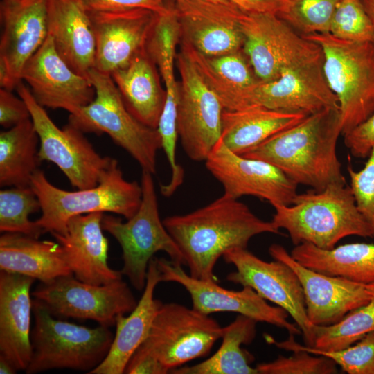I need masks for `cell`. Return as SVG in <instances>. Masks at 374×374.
<instances>
[{
    "mask_svg": "<svg viewBox=\"0 0 374 374\" xmlns=\"http://www.w3.org/2000/svg\"><path fill=\"white\" fill-rule=\"evenodd\" d=\"M163 222L181 251L189 274L216 282L215 266L226 251L247 248L259 234H280L271 221L259 218L245 204L224 194L190 213L168 216Z\"/></svg>",
    "mask_w": 374,
    "mask_h": 374,
    "instance_id": "1",
    "label": "cell"
},
{
    "mask_svg": "<svg viewBox=\"0 0 374 374\" xmlns=\"http://www.w3.org/2000/svg\"><path fill=\"white\" fill-rule=\"evenodd\" d=\"M340 134L339 111L323 109L242 155L274 166L296 184L322 190L335 183H346L337 154Z\"/></svg>",
    "mask_w": 374,
    "mask_h": 374,
    "instance_id": "2",
    "label": "cell"
},
{
    "mask_svg": "<svg viewBox=\"0 0 374 374\" xmlns=\"http://www.w3.org/2000/svg\"><path fill=\"white\" fill-rule=\"evenodd\" d=\"M274 208L271 222L279 230L288 233L295 246L309 243L331 249L348 236L371 238L370 228L346 183L297 194L292 204Z\"/></svg>",
    "mask_w": 374,
    "mask_h": 374,
    "instance_id": "3",
    "label": "cell"
},
{
    "mask_svg": "<svg viewBox=\"0 0 374 374\" xmlns=\"http://www.w3.org/2000/svg\"><path fill=\"white\" fill-rule=\"evenodd\" d=\"M37 196L42 215L36 221L44 233L65 234L72 217L97 212L112 213L126 219L139 209L142 197L141 184L126 180L116 159L95 187L68 191L53 185L38 169L30 179Z\"/></svg>",
    "mask_w": 374,
    "mask_h": 374,
    "instance_id": "4",
    "label": "cell"
},
{
    "mask_svg": "<svg viewBox=\"0 0 374 374\" xmlns=\"http://www.w3.org/2000/svg\"><path fill=\"white\" fill-rule=\"evenodd\" d=\"M303 36L321 48L324 75L338 100L344 135L374 112V42L344 40L330 33Z\"/></svg>",
    "mask_w": 374,
    "mask_h": 374,
    "instance_id": "5",
    "label": "cell"
},
{
    "mask_svg": "<svg viewBox=\"0 0 374 374\" xmlns=\"http://www.w3.org/2000/svg\"><path fill=\"white\" fill-rule=\"evenodd\" d=\"M87 77L94 87L95 97L70 114L69 123L84 133L107 134L143 170L155 174L157 154L161 148L157 130L145 125L132 114L109 74L93 68Z\"/></svg>",
    "mask_w": 374,
    "mask_h": 374,
    "instance_id": "6",
    "label": "cell"
},
{
    "mask_svg": "<svg viewBox=\"0 0 374 374\" xmlns=\"http://www.w3.org/2000/svg\"><path fill=\"white\" fill-rule=\"evenodd\" d=\"M32 356L25 371L33 374L53 368L89 372L106 357L114 335L109 327L94 328L55 319L38 301H33Z\"/></svg>",
    "mask_w": 374,
    "mask_h": 374,
    "instance_id": "7",
    "label": "cell"
},
{
    "mask_svg": "<svg viewBox=\"0 0 374 374\" xmlns=\"http://www.w3.org/2000/svg\"><path fill=\"white\" fill-rule=\"evenodd\" d=\"M142 197L136 213L125 222L119 217L103 215L102 227L119 243L123 251L121 272L139 291L143 290L149 262L157 251L184 265V256L165 227L159 206L152 174L143 170L141 178Z\"/></svg>",
    "mask_w": 374,
    "mask_h": 374,
    "instance_id": "8",
    "label": "cell"
},
{
    "mask_svg": "<svg viewBox=\"0 0 374 374\" xmlns=\"http://www.w3.org/2000/svg\"><path fill=\"white\" fill-rule=\"evenodd\" d=\"M243 52L260 81L278 78L285 70L323 61L321 48L276 14L246 12L239 17Z\"/></svg>",
    "mask_w": 374,
    "mask_h": 374,
    "instance_id": "9",
    "label": "cell"
},
{
    "mask_svg": "<svg viewBox=\"0 0 374 374\" xmlns=\"http://www.w3.org/2000/svg\"><path fill=\"white\" fill-rule=\"evenodd\" d=\"M16 89L28 107L38 134L39 159L56 165L77 189L97 186L113 158L100 156L84 132L69 123L59 128L22 81Z\"/></svg>",
    "mask_w": 374,
    "mask_h": 374,
    "instance_id": "10",
    "label": "cell"
},
{
    "mask_svg": "<svg viewBox=\"0 0 374 374\" xmlns=\"http://www.w3.org/2000/svg\"><path fill=\"white\" fill-rule=\"evenodd\" d=\"M179 83L177 130L186 154L205 161L221 139L224 108L181 48L177 54Z\"/></svg>",
    "mask_w": 374,
    "mask_h": 374,
    "instance_id": "11",
    "label": "cell"
},
{
    "mask_svg": "<svg viewBox=\"0 0 374 374\" xmlns=\"http://www.w3.org/2000/svg\"><path fill=\"white\" fill-rule=\"evenodd\" d=\"M222 332L223 327L209 315L177 303H162L141 346L156 356L170 373L207 355Z\"/></svg>",
    "mask_w": 374,
    "mask_h": 374,
    "instance_id": "12",
    "label": "cell"
},
{
    "mask_svg": "<svg viewBox=\"0 0 374 374\" xmlns=\"http://www.w3.org/2000/svg\"><path fill=\"white\" fill-rule=\"evenodd\" d=\"M53 316L91 319L109 327L120 314L131 312L137 302L121 279L103 285L79 280L73 275L41 283L32 292Z\"/></svg>",
    "mask_w": 374,
    "mask_h": 374,
    "instance_id": "13",
    "label": "cell"
},
{
    "mask_svg": "<svg viewBox=\"0 0 374 374\" xmlns=\"http://www.w3.org/2000/svg\"><path fill=\"white\" fill-rule=\"evenodd\" d=\"M222 258L235 267L226 276L227 280L252 288L264 299L285 310L301 330L305 345L314 346L315 325L308 317L301 281L289 265L277 260L265 261L247 248L229 250Z\"/></svg>",
    "mask_w": 374,
    "mask_h": 374,
    "instance_id": "14",
    "label": "cell"
},
{
    "mask_svg": "<svg viewBox=\"0 0 374 374\" xmlns=\"http://www.w3.org/2000/svg\"><path fill=\"white\" fill-rule=\"evenodd\" d=\"M156 258L161 282H174L188 292L192 308L209 315L215 312H235L257 322L267 323L286 330L289 335H301L296 323L288 321V313L278 306L269 305L255 290L243 287L239 291L222 287L216 281L195 278L187 274L182 265L165 258Z\"/></svg>",
    "mask_w": 374,
    "mask_h": 374,
    "instance_id": "15",
    "label": "cell"
},
{
    "mask_svg": "<svg viewBox=\"0 0 374 374\" xmlns=\"http://www.w3.org/2000/svg\"><path fill=\"white\" fill-rule=\"evenodd\" d=\"M205 165L223 186V194L234 199L254 196L275 207L292 204L298 194V184L278 168L233 152L221 139L208 156Z\"/></svg>",
    "mask_w": 374,
    "mask_h": 374,
    "instance_id": "16",
    "label": "cell"
},
{
    "mask_svg": "<svg viewBox=\"0 0 374 374\" xmlns=\"http://www.w3.org/2000/svg\"><path fill=\"white\" fill-rule=\"evenodd\" d=\"M323 64V61L290 68L271 81L257 80L242 93L238 109L260 106L308 115L327 109L339 111L337 98L325 78Z\"/></svg>",
    "mask_w": 374,
    "mask_h": 374,
    "instance_id": "17",
    "label": "cell"
},
{
    "mask_svg": "<svg viewBox=\"0 0 374 374\" xmlns=\"http://www.w3.org/2000/svg\"><path fill=\"white\" fill-rule=\"evenodd\" d=\"M48 0H2L0 85L12 91L23 69L48 36Z\"/></svg>",
    "mask_w": 374,
    "mask_h": 374,
    "instance_id": "18",
    "label": "cell"
},
{
    "mask_svg": "<svg viewBox=\"0 0 374 374\" xmlns=\"http://www.w3.org/2000/svg\"><path fill=\"white\" fill-rule=\"evenodd\" d=\"M269 253L296 274L303 289L308 317L315 326L338 322L374 297V284L361 283L309 269L294 259L282 245L271 244Z\"/></svg>",
    "mask_w": 374,
    "mask_h": 374,
    "instance_id": "19",
    "label": "cell"
},
{
    "mask_svg": "<svg viewBox=\"0 0 374 374\" xmlns=\"http://www.w3.org/2000/svg\"><path fill=\"white\" fill-rule=\"evenodd\" d=\"M21 80L44 107L63 109L69 114L89 104L95 97L88 77L75 73L61 57L51 35L25 64Z\"/></svg>",
    "mask_w": 374,
    "mask_h": 374,
    "instance_id": "20",
    "label": "cell"
},
{
    "mask_svg": "<svg viewBox=\"0 0 374 374\" xmlns=\"http://www.w3.org/2000/svg\"><path fill=\"white\" fill-rule=\"evenodd\" d=\"M174 8L181 40L200 53L217 56L242 50L244 37L239 24L242 10L233 4L175 0Z\"/></svg>",
    "mask_w": 374,
    "mask_h": 374,
    "instance_id": "21",
    "label": "cell"
},
{
    "mask_svg": "<svg viewBox=\"0 0 374 374\" xmlns=\"http://www.w3.org/2000/svg\"><path fill=\"white\" fill-rule=\"evenodd\" d=\"M89 14L96 39L94 68L109 75L146 46L158 16L143 8Z\"/></svg>",
    "mask_w": 374,
    "mask_h": 374,
    "instance_id": "22",
    "label": "cell"
},
{
    "mask_svg": "<svg viewBox=\"0 0 374 374\" xmlns=\"http://www.w3.org/2000/svg\"><path fill=\"white\" fill-rule=\"evenodd\" d=\"M103 215L97 212L73 216L65 234H51L62 246L74 276L93 285L109 283L123 275L107 263L109 242L103 232Z\"/></svg>",
    "mask_w": 374,
    "mask_h": 374,
    "instance_id": "23",
    "label": "cell"
},
{
    "mask_svg": "<svg viewBox=\"0 0 374 374\" xmlns=\"http://www.w3.org/2000/svg\"><path fill=\"white\" fill-rule=\"evenodd\" d=\"M34 278L0 272V352L17 371H26L32 356L30 287Z\"/></svg>",
    "mask_w": 374,
    "mask_h": 374,
    "instance_id": "24",
    "label": "cell"
},
{
    "mask_svg": "<svg viewBox=\"0 0 374 374\" xmlns=\"http://www.w3.org/2000/svg\"><path fill=\"white\" fill-rule=\"evenodd\" d=\"M48 34L61 57L87 77L95 66L96 39L89 12L80 0H48Z\"/></svg>",
    "mask_w": 374,
    "mask_h": 374,
    "instance_id": "25",
    "label": "cell"
},
{
    "mask_svg": "<svg viewBox=\"0 0 374 374\" xmlns=\"http://www.w3.org/2000/svg\"><path fill=\"white\" fill-rule=\"evenodd\" d=\"M161 282L156 258L148 265L142 296L127 317L120 314L116 319V333L104 360L89 374L124 373L129 359L147 338L162 303L154 297L156 286Z\"/></svg>",
    "mask_w": 374,
    "mask_h": 374,
    "instance_id": "26",
    "label": "cell"
},
{
    "mask_svg": "<svg viewBox=\"0 0 374 374\" xmlns=\"http://www.w3.org/2000/svg\"><path fill=\"white\" fill-rule=\"evenodd\" d=\"M0 269L44 283L73 274L59 242L39 240L18 233H3L1 235Z\"/></svg>",
    "mask_w": 374,
    "mask_h": 374,
    "instance_id": "27",
    "label": "cell"
},
{
    "mask_svg": "<svg viewBox=\"0 0 374 374\" xmlns=\"http://www.w3.org/2000/svg\"><path fill=\"white\" fill-rule=\"evenodd\" d=\"M154 64L145 46L110 75L132 114L145 125L157 129L166 94Z\"/></svg>",
    "mask_w": 374,
    "mask_h": 374,
    "instance_id": "28",
    "label": "cell"
},
{
    "mask_svg": "<svg viewBox=\"0 0 374 374\" xmlns=\"http://www.w3.org/2000/svg\"><path fill=\"white\" fill-rule=\"evenodd\" d=\"M308 115L250 106L238 110H224L221 139L238 154L260 145L273 135L290 128Z\"/></svg>",
    "mask_w": 374,
    "mask_h": 374,
    "instance_id": "29",
    "label": "cell"
},
{
    "mask_svg": "<svg viewBox=\"0 0 374 374\" xmlns=\"http://www.w3.org/2000/svg\"><path fill=\"white\" fill-rule=\"evenodd\" d=\"M292 257L302 265L331 276L374 284V244L347 243L322 249L309 243L296 245Z\"/></svg>",
    "mask_w": 374,
    "mask_h": 374,
    "instance_id": "30",
    "label": "cell"
},
{
    "mask_svg": "<svg viewBox=\"0 0 374 374\" xmlns=\"http://www.w3.org/2000/svg\"><path fill=\"white\" fill-rule=\"evenodd\" d=\"M188 55L225 110H237L242 93L258 80L243 55V50L217 56H206L181 40Z\"/></svg>",
    "mask_w": 374,
    "mask_h": 374,
    "instance_id": "31",
    "label": "cell"
},
{
    "mask_svg": "<svg viewBox=\"0 0 374 374\" xmlns=\"http://www.w3.org/2000/svg\"><path fill=\"white\" fill-rule=\"evenodd\" d=\"M258 322L238 314L229 325L223 327L222 344L207 359L193 366L172 369L174 374H258L251 364L253 356L242 347L250 344L256 335Z\"/></svg>",
    "mask_w": 374,
    "mask_h": 374,
    "instance_id": "32",
    "label": "cell"
},
{
    "mask_svg": "<svg viewBox=\"0 0 374 374\" xmlns=\"http://www.w3.org/2000/svg\"><path fill=\"white\" fill-rule=\"evenodd\" d=\"M39 139L31 118L0 133L1 187L29 186L41 162Z\"/></svg>",
    "mask_w": 374,
    "mask_h": 374,
    "instance_id": "33",
    "label": "cell"
},
{
    "mask_svg": "<svg viewBox=\"0 0 374 374\" xmlns=\"http://www.w3.org/2000/svg\"><path fill=\"white\" fill-rule=\"evenodd\" d=\"M314 348L323 350L346 348L374 331V297L349 312L340 321L327 326H315ZM311 347V346H310Z\"/></svg>",
    "mask_w": 374,
    "mask_h": 374,
    "instance_id": "34",
    "label": "cell"
},
{
    "mask_svg": "<svg viewBox=\"0 0 374 374\" xmlns=\"http://www.w3.org/2000/svg\"><path fill=\"white\" fill-rule=\"evenodd\" d=\"M41 210L39 200L29 186H13L0 191V231L39 238L44 230L30 214Z\"/></svg>",
    "mask_w": 374,
    "mask_h": 374,
    "instance_id": "35",
    "label": "cell"
},
{
    "mask_svg": "<svg viewBox=\"0 0 374 374\" xmlns=\"http://www.w3.org/2000/svg\"><path fill=\"white\" fill-rule=\"evenodd\" d=\"M267 338L269 343L285 350H305L327 357L348 374H374V331L353 345L337 350H323L301 345L294 339V335H289L288 339L282 341H276L269 336Z\"/></svg>",
    "mask_w": 374,
    "mask_h": 374,
    "instance_id": "36",
    "label": "cell"
},
{
    "mask_svg": "<svg viewBox=\"0 0 374 374\" xmlns=\"http://www.w3.org/2000/svg\"><path fill=\"white\" fill-rule=\"evenodd\" d=\"M340 0H287L277 15L301 35L330 33Z\"/></svg>",
    "mask_w": 374,
    "mask_h": 374,
    "instance_id": "37",
    "label": "cell"
},
{
    "mask_svg": "<svg viewBox=\"0 0 374 374\" xmlns=\"http://www.w3.org/2000/svg\"><path fill=\"white\" fill-rule=\"evenodd\" d=\"M330 33L348 41L374 42V27L361 0H340Z\"/></svg>",
    "mask_w": 374,
    "mask_h": 374,
    "instance_id": "38",
    "label": "cell"
},
{
    "mask_svg": "<svg viewBox=\"0 0 374 374\" xmlns=\"http://www.w3.org/2000/svg\"><path fill=\"white\" fill-rule=\"evenodd\" d=\"M289 357L278 356L269 362L257 364L258 374H335L336 363L331 359L305 350L293 351Z\"/></svg>",
    "mask_w": 374,
    "mask_h": 374,
    "instance_id": "39",
    "label": "cell"
},
{
    "mask_svg": "<svg viewBox=\"0 0 374 374\" xmlns=\"http://www.w3.org/2000/svg\"><path fill=\"white\" fill-rule=\"evenodd\" d=\"M347 169L357 208L370 228L371 238L374 239V147L363 168L355 171L348 166Z\"/></svg>",
    "mask_w": 374,
    "mask_h": 374,
    "instance_id": "40",
    "label": "cell"
},
{
    "mask_svg": "<svg viewBox=\"0 0 374 374\" xmlns=\"http://www.w3.org/2000/svg\"><path fill=\"white\" fill-rule=\"evenodd\" d=\"M89 12L121 11L136 8L151 10L158 15L170 8L164 0H80Z\"/></svg>",
    "mask_w": 374,
    "mask_h": 374,
    "instance_id": "41",
    "label": "cell"
},
{
    "mask_svg": "<svg viewBox=\"0 0 374 374\" xmlns=\"http://www.w3.org/2000/svg\"><path fill=\"white\" fill-rule=\"evenodd\" d=\"M344 143L353 156L368 157L374 147V112L364 122L344 134Z\"/></svg>",
    "mask_w": 374,
    "mask_h": 374,
    "instance_id": "42",
    "label": "cell"
},
{
    "mask_svg": "<svg viewBox=\"0 0 374 374\" xmlns=\"http://www.w3.org/2000/svg\"><path fill=\"white\" fill-rule=\"evenodd\" d=\"M30 118L26 103L11 91L1 88L0 90V124L5 128H10L18 123Z\"/></svg>",
    "mask_w": 374,
    "mask_h": 374,
    "instance_id": "43",
    "label": "cell"
},
{
    "mask_svg": "<svg viewBox=\"0 0 374 374\" xmlns=\"http://www.w3.org/2000/svg\"><path fill=\"white\" fill-rule=\"evenodd\" d=\"M170 370L153 354L142 346L133 353L128 361L124 373L166 374Z\"/></svg>",
    "mask_w": 374,
    "mask_h": 374,
    "instance_id": "44",
    "label": "cell"
},
{
    "mask_svg": "<svg viewBox=\"0 0 374 374\" xmlns=\"http://www.w3.org/2000/svg\"><path fill=\"white\" fill-rule=\"evenodd\" d=\"M246 12H267L278 14L287 0H229Z\"/></svg>",
    "mask_w": 374,
    "mask_h": 374,
    "instance_id": "45",
    "label": "cell"
},
{
    "mask_svg": "<svg viewBox=\"0 0 374 374\" xmlns=\"http://www.w3.org/2000/svg\"><path fill=\"white\" fill-rule=\"evenodd\" d=\"M16 371V368L12 365V364L3 356L0 355V373L12 374L15 373Z\"/></svg>",
    "mask_w": 374,
    "mask_h": 374,
    "instance_id": "46",
    "label": "cell"
},
{
    "mask_svg": "<svg viewBox=\"0 0 374 374\" xmlns=\"http://www.w3.org/2000/svg\"><path fill=\"white\" fill-rule=\"evenodd\" d=\"M374 27V0H361Z\"/></svg>",
    "mask_w": 374,
    "mask_h": 374,
    "instance_id": "47",
    "label": "cell"
},
{
    "mask_svg": "<svg viewBox=\"0 0 374 374\" xmlns=\"http://www.w3.org/2000/svg\"><path fill=\"white\" fill-rule=\"evenodd\" d=\"M213 3H223V4H233L229 0H203Z\"/></svg>",
    "mask_w": 374,
    "mask_h": 374,
    "instance_id": "48",
    "label": "cell"
}]
</instances>
